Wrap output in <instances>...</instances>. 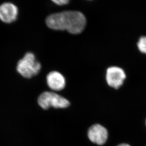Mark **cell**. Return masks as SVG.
Here are the masks:
<instances>
[{"label": "cell", "instance_id": "8", "mask_svg": "<svg viewBox=\"0 0 146 146\" xmlns=\"http://www.w3.org/2000/svg\"><path fill=\"white\" fill-rule=\"evenodd\" d=\"M138 47L141 52L146 54V36L140 38L138 42Z\"/></svg>", "mask_w": 146, "mask_h": 146}, {"label": "cell", "instance_id": "3", "mask_svg": "<svg viewBox=\"0 0 146 146\" xmlns=\"http://www.w3.org/2000/svg\"><path fill=\"white\" fill-rule=\"evenodd\" d=\"M39 106L44 110L50 108H66L70 106V103L67 99L58 94L46 91L42 93L38 98Z\"/></svg>", "mask_w": 146, "mask_h": 146}, {"label": "cell", "instance_id": "9", "mask_svg": "<svg viewBox=\"0 0 146 146\" xmlns=\"http://www.w3.org/2000/svg\"><path fill=\"white\" fill-rule=\"evenodd\" d=\"M52 1L55 4L60 6L66 5V4H68V3H69L68 0H55V1Z\"/></svg>", "mask_w": 146, "mask_h": 146}, {"label": "cell", "instance_id": "6", "mask_svg": "<svg viewBox=\"0 0 146 146\" xmlns=\"http://www.w3.org/2000/svg\"><path fill=\"white\" fill-rule=\"evenodd\" d=\"M18 9L12 3H6L0 5V19L6 23H11L17 19Z\"/></svg>", "mask_w": 146, "mask_h": 146}, {"label": "cell", "instance_id": "1", "mask_svg": "<svg viewBox=\"0 0 146 146\" xmlns=\"http://www.w3.org/2000/svg\"><path fill=\"white\" fill-rule=\"evenodd\" d=\"M46 24L50 29L67 31L72 34H79L84 31L86 19L83 13L78 11H65L49 16Z\"/></svg>", "mask_w": 146, "mask_h": 146}, {"label": "cell", "instance_id": "10", "mask_svg": "<svg viewBox=\"0 0 146 146\" xmlns=\"http://www.w3.org/2000/svg\"><path fill=\"white\" fill-rule=\"evenodd\" d=\"M118 146H130V145L127 144H120Z\"/></svg>", "mask_w": 146, "mask_h": 146}, {"label": "cell", "instance_id": "2", "mask_svg": "<svg viewBox=\"0 0 146 146\" xmlns=\"http://www.w3.org/2000/svg\"><path fill=\"white\" fill-rule=\"evenodd\" d=\"M41 68V65L36 59L34 54L32 52H27L18 62L17 70L23 77L30 79L38 74Z\"/></svg>", "mask_w": 146, "mask_h": 146}, {"label": "cell", "instance_id": "4", "mask_svg": "<svg viewBox=\"0 0 146 146\" xmlns=\"http://www.w3.org/2000/svg\"><path fill=\"white\" fill-rule=\"evenodd\" d=\"M126 74L124 70L121 68L113 66L106 70V80L109 86L117 89L124 82Z\"/></svg>", "mask_w": 146, "mask_h": 146}, {"label": "cell", "instance_id": "7", "mask_svg": "<svg viewBox=\"0 0 146 146\" xmlns=\"http://www.w3.org/2000/svg\"><path fill=\"white\" fill-rule=\"evenodd\" d=\"M46 81L48 87L54 91H61L65 88V78L59 72H50L47 75Z\"/></svg>", "mask_w": 146, "mask_h": 146}, {"label": "cell", "instance_id": "5", "mask_svg": "<svg viewBox=\"0 0 146 146\" xmlns=\"http://www.w3.org/2000/svg\"><path fill=\"white\" fill-rule=\"evenodd\" d=\"M88 135L90 141L98 145H103L108 138V131L100 124H95L88 129Z\"/></svg>", "mask_w": 146, "mask_h": 146}]
</instances>
